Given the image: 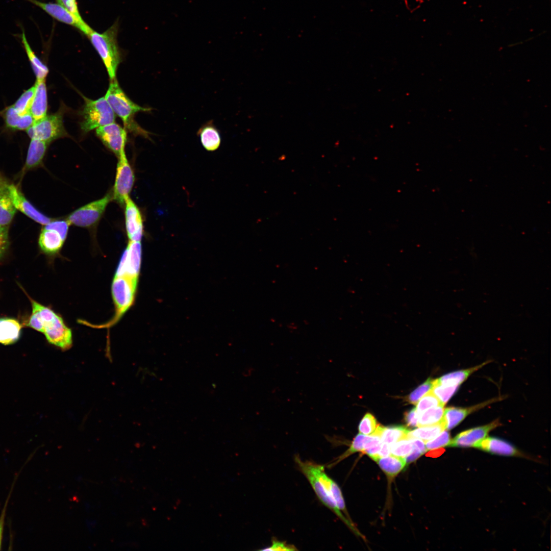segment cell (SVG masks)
Returning <instances> with one entry per match:
<instances>
[{
    "mask_svg": "<svg viewBox=\"0 0 551 551\" xmlns=\"http://www.w3.org/2000/svg\"><path fill=\"white\" fill-rule=\"evenodd\" d=\"M381 442V438L379 435L371 434L370 436H365L359 434L354 439L348 449L337 458L335 461L329 464L328 466L331 468L353 453L359 451L363 452L364 450Z\"/></svg>",
    "mask_w": 551,
    "mask_h": 551,
    "instance_id": "obj_21",
    "label": "cell"
},
{
    "mask_svg": "<svg viewBox=\"0 0 551 551\" xmlns=\"http://www.w3.org/2000/svg\"><path fill=\"white\" fill-rule=\"evenodd\" d=\"M405 421L408 426L416 427L418 426V415L416 408H413L404 414Z\"/></svg>",
    "mask_w": 551,
    "mask_h": 551,
    "instance_id": "obj_45",
    "label": "cell"
},
{
    "mask_svg": "<svg viewBox=\"0 0 551 551\" xmlns=\"http://www.w3.org/2000/svg\"><path fill=\"white\" fill-rule=\"evenodd\" d=\"M83 97L85 104L82 112L83 119L81 122L83 132L86 133L115 122V114L105 97L96 100Z\"/></svg>",
    "mask_w": 551,
    "mask_h": 551,
    "instance_id": "obj_5",
    "label": "cell"
},
{
    "mask_svg": "<svg viewBox=\"0 0 551 551\" xmlns=\"http://www.w3.org/2000/svg\"><path fill=\"white\" fill-rule=\"evenodd\" d=\"M294 461L298 469L306 477L321 502L354 530L352 523L337 507L332 492L334 480L325 473L324 465L312 461H304L298 455H295Z\"/></svg>",
    "mask_w": 551,
    "mask_h": 551,
    "instance_id": "obj_1",
    "label": "cell"
},
{
    "mask_svg": "<svg viewBox=\"0 0 551 551\" xmlns=\"http://www.w3.org/2000/svg\"><path fill=\"white\" fill-rule=\"evenodd\" d=\"M9 190L13 205L16 210L20 211L34 221L45 225L53 219L38 210L25 197L20 189V185L10 182Z\"/></svg>",
    "mask_w": 551,
    "mask_h": 551,
    "instance_id": "obj_12",
    "label": "cell"
},
{
    "mask_svg": "<svg viewBox=\"0 0 551 551\" xmlns=\"http://www.w3.org/2000/svg\"><path fill=\"white\" fill-rule=\"evenodd\" d=\"M70 223L66 220H52L43 227L46 229L57 232L65 241L67 237Z\"/></svg>",
    "mask_w": 551,
    "mask_h": 551,
    "instance_id": "obj_40",
    "label": "cell"
},
{
    "mask_svg": "<svg viewBox=\"0 0 551 551\" xmlns=\"http://www.w3.org/2000/svg\"><path fill=\"white\" fill-rule=\"evenodd\" d=\"M118 158L112 198L119 204L124 205L126 199L129 196L132 189L135 176L125 152L121 154Z\"/></svg>",
    "mask_w": 551,
    "mask_h": 551,
    "instance_id": "obj_9",
    "label": "cell"
},
{
    "mask_svg": "<svg viewBox=\"0 0 551 551\" xmlns=\"http://www.w3.org/2000/svg\"><path fill=\"white\" fill-rule=\"evenodd\" d=\"M64 242L57 232L42 228L38 237V243L43 253L48 255H53L60 251Z\"/></svg>",
    "mask_w": 551,
    "mask_h": 551,
    "instance_id": "obj_23",
    "label": "cell"
},
{
    "mask_svg": "<svg viewBox=\"0 0 551 551\" xmlns=\"http://www.w3.org/2000/svg\"><path fill=\"white\" fill-rule=\"evenodd\" d=\"M410 439L412 441L413 448L411 453L404 458L406 464L415 461L427 450L423 441L417 438Z\"/></svg>",
    "mask_w": 551,
    "mask_h": 551,
    "instance_id": "obj_37",
    "label": "cell"
},
{
    "mask_svg": "<svg viewBox=\"0 0 551 551\" xmlns=\"http://www.w3.org/2000/svg\"><path fill=\"white\" fill-rule=\"evenodd\" d=\"M433 386V380L428 379L409 394L407 397V401L410 404H416L420 398L431 390Z\"/></svg>",
    "mask_w": 551,
    "mask_h": 551,
    "instance_id": "obj_36",
    "label": "cell"
},
{
    "mask_svg": "<svg viewBox=\"0 0 551 551\" xmlns=\"http://www.w3.org/2000/svg\"><path fill=\"white\" fill-rule=\"evenodd\" d=\"M260 550L265 551H280L297 550V549L292 544H289L285 542L280 541L273 538L272 540V543L270 546L261 549Z\"/></svg>",
    "mask_w": 551,
    "mask_h": 551,
    "instance_id": "obj_42",
    "label": "cell"
},
{
    "mask_svg": "<svg viewBox=\"0 0 551 551\" xmlns=\"http://www.w3.org/2000/svg\"><path fill=\"white\" fill-rule=\"evenodd\" d=\"M40 317L43 328L42 333L47 341L63 350L69 349L72 344V332L62 318L50 308L43 310Z\"/></svg>",
    "mask_w": 551,
    "mask_h": 551,
    "instance_id": "obj_4",
    "label": "cell"
},
{
    "mask_svg": "<svg viewBox=\"0 0 551 551\" xmlns=\"http://www.w3.org/2000/svg\"><path fill=\"white\" fill-rule=\"evenodd\" d=\"M444 410V406H438L419 414L418 426L429 425L440 422L442 419Z\"/></svg>",
    "mask_w": 551,
    "mask_h": 551,
    "instance_id": "obj_31",
    "label": "cell"
},
{
    "mask_svg": "<svg viewBox=\"0 0 551 551\" xmlns=\"http://www.w3.org/2000/svg\"><path fill=\"white\" fill-rule=\"evenodd\" d=\"M125 222L130 241H140L143 235V224L141 213L134 202L128 196L125 200Z\"/></svg>",
    "mask_w": 551,
    "mask_h": 551,
    "instance_id": "obj_15",
    "label": "cell"
},
{
    "mask_svg": "<svg viewBox=\"0 0 551 551\" xmlns=\"http://www.w3.org/2000/svg\"><path fill=\"white\" fill-rule=\"evenodd\" d=\"M496 400H497V398L491 399L467 408L449 407L445 409L442 420L445 423L446 430H448L453 429L471 412L484 407L488 404L492 403Z\"/></svg>",
    "mask_w": 551,
    "mask_h": 551,
    "instance_id": "obj_20",
    "label": "cell"
},
{
    "mask_svg": "<svg viewBox=\"0 0 551 551\" xmlns=\"http://www.w3.org/2000/svg\"><path fill=\"white\" fill-rule=\"evenodd\" d=\"M390 445L387 443L382 442V446H381V449H380V451H379V453L378 454L377 459H378V458H381V457H384L389 456V455H390Z\"/></svg>",
    "mask_w": 551,
    "mask_h": 551,
    "instance_id": "obj_46",
    "label": "cell"
},
{
    "mask_svg": "<svg viewBox=\"0 0 551 551\" xmlns=\"http://www.w3.org/2000/svg\"><path fill=\"white\" fill-rule=\"evenodd\" d=\"M21 41L24 47L26 54L28 56L33 72L36 76V80H44L47 76L49 70L47 66L36 55L31 47L26 35L23 31L21 35Z\"/></svg>",
    "mask_w": 551,
    "mask_h": 551,
    "instance_id": "obj_26",
    "label": "cell"
},
{
    "mask_svg": "<svg viewBox=\"0 0 551 551\" xmlns=\"http://www.w3.org/2000/svg\"><path fill=\"white\" fill-rule=\"evenodd\" d=\"M450 440L449 433L444 430L434 438L427 441L425 445L427 449L431 450L448 446Z\"/></svg>",
    "mask_w": 551,
    "mask_h": 551,
    "instance_id": "obj_39",
    "label": "cell"
},
{
    "mask_svg": "<svg viewBox=\"0 0 551 551\" xmlns=\"http://www.w3.org/2000/svg\"><path fill=\"white\" fill-rule=\"evenodd\" d=\"M484 362L479 365L468 369L459 370L447 373L439 379L434 380L436 383L445 386H459L473 372L479 370L488 362Z\"/></svg>",
    "mask_w": 551,
    "mask_h": 551,
    "instance_id": "obj_28",
    "label": "cell"
},
{
    "mask_svg": "<svg viewBox=\"0 0 551 551\" xmlns=\"http://www.w3.org/2000/svg\"><path fill=\"white\" fill-rule=\"evenodd\" d=\"M459 386H445L436 383L433 380V386L431 391L444 406L456 392Z\"/></svg>",
    "mask_w": 551,
    "mask_h": 551,
    "instance_id": "obj_33",
    "label": "cell"
},
{
    "mask_svg": "<svg viewBox=\"0 0 551 551\" xmlns=\"http://www.w3.org/2000/svg\"><path fill=\"white\" fill-rule=\"evenodd\" d=\"M376 431L383 443L392 444L398 440L407 438L409 431L404 426L394 425L383 427L379 425Z\"/></svg>",
    "mask_w": 551,
    "mask_h": 551,
    "instance_id": "obj_27",
    "label": "cell"
},
{
    "mask_svg": "<svg viewBox=\"0 0 551 551\" xmlns=\"http://www.w3.org/2000/svg\"><path fill=\"white\" fill-rule=\"evenodd\" d=\"M380 467L389 478H393L405 467L406 463L404 458L389 455L375 460Z\"/></svg>",
    "mask_w": 551,
    "mask_h": 551,
    "instance_id": "obj_29",
    "label": "cell"
},
{
    "mask_svg": "<svg viewBox=\"0 0 551 551\" xmlns=\"http://www.w3.org/2000/svg\"><path fill=\"white\" fill-rule=\"evenodd\" d=\"M500 425L498 420L487 425L469 429L458 434L451 439L448 446L453 447H475L486 437L489 432Z\"/></svg>",
    "mask_w": 551,
    "mask_h": 551,
    "instance_id": "obj_14",
    "label": "cell"
},
{
    "mask_svg": "<svg viewBox=\"0 0 551 551\" xmlns=\"http://www.w3.org/2000/svg\"><path fill=\"white\" fill-rule=\"evenodd\" d=\"M138 279L127 275L114 276L111 291L116 309L115 320H118L134 302Z\"/></svg>",
    "mask_w": 551,
    "mask_h": 551,
    "instance_id": "obj_7",
    "label": "cell"
},
{
    "mask_svg": "<svg viewBox=\"0 0 551 551\" xmlns=\"http://www.w3.org/2000/svg\"><path fill=\"white\" fill-rule=\"evenodd\" d=\"M444 430H446L445 425L442 419L437 423L420 427V428L409 431L407 438H417L426 442L436 437Z\"/></svg>",
    "mask_w": 551,
    "mask_h": 551,
    "instance_id": "obj_30",
    "label": "cell"
},
{
    "mask_svg": "<svg viewBox=\"0 0 551 551\" xmlns=\"http://www.w3.org/2000/svg\"><path fill=\"white\" fill-rule=\"evenodd\" d=\"M22 325L16 319L0 317V343L8 345L16 343L20 339Z\"/></svg>",
    "mask_w": 551,
    "mask_h": 551,
    "instance_id": "obj_22",
    "label": "cell"
},
{
    "mask_svg": "<svg viewBox=\"0 0 551 551\" xmlns=\"http://www.w3.org/2000/svg\"><path fill=\"white\" fill-rule=\"evenodd\" d=\"M112 199V195L108 193L103 198L77 209L68 216L67 220L70 224L78 227H92L99 221Z\"/></svg>",
    "mask_w": 551,
    "mask_h": 551,
    "instance_id": "obj_8",
    "label": "cell"
},
{
    "mask_svg": "<svg viewBox=\"0 0 551 551\" xmlns=\"http://www.w3.org/2000/svg\"><path fill=\"white\" fill-rule=\"evenodd\" d=\"M34 85L35 92L30 113L34 120L37 121L47 115V95L45 80H36Z\"/></svg>",
    "mask_w": 551,
    "mask_h": 551,
    "instance_id": "obj_19",
    "label": "cell"
},
{
    "mask_svg": "<svg viewBox=\"0 0 551 551\" xmlns=\"http://www.w3.org/2000/svg\"><path fill=\"white\" fill-rule=\"evenodd\" d=\"M29 1L41 8L55 19L77 28L86 36L92 29L86 22L82 23L78 21L67 9L58 3H43L36 0Z\"/></svg>",
    "mask_w": 551,
    "mask_h": 551,
    "instance_id": "obj_13",
    "label": "cell"
},
{
    "mask_svg": "<svg viewBox=\"0 0 551 551\" xmlns=\"http://www.w3.org/2000/svg\"><path fill=\"white\" fill-rule=\"evenodd\" d=\"M9 228L0 226V260L7 253L10 245Z\"/></svg>",
    "mask_w": 551,
    "mask_h": 551,
    "instance_id": "obj_41",
    "label": "cell"
},
{
    "mask_svg": "<svg viewBox=\"0 0 551 551\" xmlns=\"http://www.w3.org/2000/svg\"><path fill=\"white\" fill-rule=\"evenodd\" d=\"M118 31V24L116 21L102 33L92 29L87 35L101 58L111 81L116 79V71L121 62L117 40Z\"/></svg>",
    "mask_w": 551,
    "mask_h": 551,
    "instance_id": "obj_3",
    "label": "cell"
},
{
    "mask_svg": "<svg viewBox=\"0 0 551 551\" xmlns=\"http://www.w3.org/2000/svg\"><path fill=\"white\" fill-rule=\"evenodd\" d=\"M416 404V409L418 415L430 408L438 406H444L431 390L427 392Z\"/></svg>",
    "mask_w": 551,
    "mask_h": 551,
    "instance_id": "obj_35",
    "label": "cell"
},
{
    "mask_svg": "<svg viewBox=\"0 0 551 551\" xmlns=\"http://www.w3.org/2000/svg\"><path fill=\"white\" fill-rule=\"evenodd\" d=\"M63 116L61 109L54 114L35 121L33 125L26 131L28 136L31 139L41 140L49 143L57 139L66 137L68 134L63 124Z\"/></svg>",
    "mask_w": 551,
    "mask_h": 551,
    "instance_id": "obj_6",
    "label": "cell"
},
{
    "mask_svg": "<svg viewBox=\"0 0 551 551\" xmlns=\"http://www.w3.org/2000/svg\"><path fill=\"white\" fill-rule=\"evenodd\" d=\"M444 452V449L442 447L437 449H431V450L429 452L426 454V456L430 457L435 458L440 456Z\"/></svg>",
    "mask_w": 551,
    "mask_h": 551,
    "instance_id": "obj_47",
    "label": "cell"
},
{
    "mask_svg": "<svg viewBox=\"0 0 551 551\" xmlns=\"http://www.w3.org/2000/svg\"><path fill=\"white\" fill-rule=\"evenodd\" d=\"M104 97L115 114L123 121L126 130L148 138L150 133L135 122L134 116L139 112L150 111L151 108L142 107L131 101L120 88L116 79L111 81Z\"/></svg>",
    "mask_w": 551,
    "mask_h": 551,
    "instance_id": "obj_2",
    "label": "cell"
},
{
    "mask_svg": "<svg viewBox=\"0 0 551 551\" xmlns=\"http://www.w3.org/2000/svg\"><path fill=\"white\" fill-rule=\"evenodd\" d=\"M96 134L105 145L118 157L124 151L127 131L113 122L96 129Z\"/></svg>",
    "mask_w": 551,
    "mask_h": 551,
    "instance_id": "obj_10",
    "label": "cell"
},
{
    "mask_svg": "<svg viewBox=\"0 0 551 551\" xmlns=\"http://www.w3.org/2000/svg\"><path fill=\"white\" fill-rule=\"evenodd\" d=\"M379 425L375 417L371 414L367 413L360 422L359 431L364 435H371Z\"/></svg>",
    "mask_w": 551,
    "mask_h": 551,
    "instance_id": "obj_38",
    "label": "cell"
},
{
    "mask_svg": "<svg viewBox=\"0 0 551 551\" xmlns=\"http://www.w3.org/2000/svg\"><path fill=\"white\" fill-rule=\"evenodd\" d=\"M49 143L36 139H31L27 152L25 163L17 177L19 179L18 184L26 173L32 170L41 167L46 153Z\"/></svg>",
    "mask_w": 551,
    "mask_h": 551,
    "instance_id": "obj_16",
    "label": "cell"
},
{
    "mask_svg": "<svg viewBox=\"0 0 551 551\" xmlns=\"http://www.w3.org/2000/svg\"><path fill=\"white\" fill-rule=\"evenodd\" d=\"M412 448L411 439L406 438L392 443L390 446V452L393 456L405 458L411 453Z\"/></svg>",
    "mask_w": 551,
    "mask_h": 551,
    "instance_id": "obj_34",
    "label": "cell"
},
{
    "mask_svg": "<svg viewBox=\"0 0 551 551\" xmlns=\"http://www.w3.org/2000/svg\"><path fill=\"white\" fill-rule=\"evenodd\" d=\"M58 3L63 6L77 19L82 23L85 22L82 19L78 9L76 0H57Z\"/></svg>",
    "mask_w": 551,
    "mask_h": 551,
    "instance_id": "obj_43",
    "label": "cell"
},
{
    "mask_svg": "<svg viewBox=\"0 0 551 551\" xmlns=\"http://www.w3.org/2000/svg\"><path fill=\"white\" fill-rule=\"evenodd\" d=\"M0 116L4 120L5 130L11 132L27 131L35 121L30 112L20 115L13 105L7 106L0 111Z\"/></svg>",
    "mask_w": 551,
    "mask_h": 551,
    "instance_id": "obj_18",
    "label": "cell"
},
{
    "mask_svg": "<svg viewBox=\"0 0 551 551\" xmlns=\"http://www.w3.org/2000/svg\"><path fill=\"white\" fill-rule=\"evenodd\" d=\"M482 450L499 455L513 456L519 453L511 444L495 437H486L477 447Z\"/></svg>",
    "mask_w": 551,
    "mask_h": 551,
    "instance_id": "obj_24",
    "label": "cell"
},
{
    "mask_svg": "<svg viewBox=\"0 0 551 551\" xmlns=\"http://www.w3.org/2000/svg\"><path fill=\"white\" fill-rule=\"evenodd\" d=\"M35 92V85L24 90L16 101L12 105L17 112L23 115L30 112V109Z\"/></svg>",
    "mask_w": 551,
    "mask_h": 551,
    "instance_id": "obj_32",
    "label": "cell"
},
{
    "mask_svg": "<svg viewBox=\"0 0 551 551\" xmlns=\"http://www.w3.org/2000/svg\"><path fill=\"white\" fill-rule=\"evenodd\" d=\"M141 252L140 241H129L122 255L115 276L127 275L138 279L141 265Z\"/></svg>",
    "mask_w": 551,
    "mask_h": 551,
    "instance_id": "obj_11",
    "label": "cell"
},
{
    "mask_svg": "<svg viewBox=\"0 0 551 551\" xmlns=\"http://www.w3.org/2000/svg\"><path fill=\"white\" fill-rule=\"evenodd\" d=\"M12 490H13V488H12V489H11V490L10 491L9 494V495H8V497H7L6 500L5 505H4V506L3 507V509H2V511H1V515H0V550H1V549H2V542H3V534H4V531L5 522V518H6V516L7 508V507H8V503H9L11 495V492L12 491Z\"/></svg>",
    "mask_w": 551,
    "mask_h": 551,
    "instance_id": "obj_44",
    "label": "cell"
},
{
    "mask_svg": "<svg viewBox=\"0 0 551 551\" xmlns=\"http://www.w3.org/2000/svg\"><path fill=\"white\" fill-rule=\"evenodd\" d=\"M197 135L200 138L203 146L207 151H215L219 148L221 143L220 135L212 120L202 125L198 130Z\"/></svg>",
    "mask_w": 551,
    "mask_h": 551,
    "instance_id": "obj_25",
    "label": "cell"
},
{
    "mask_svg": "<svg viewBox=\"0 0 551 551\" xmlns=\"http://www.w3.org/2000/svg\"><path fill=\"white\" fill-rule=\"evenodd\" d=\"M10 182L0 170V226L3 227H9L16 212L9 190Z\"/></svg>",
    "mask_w": 551,
    "mask_h": 551,
    "instance_id": "obj_17",
    "label": "cell"
}]
</instances>
